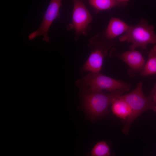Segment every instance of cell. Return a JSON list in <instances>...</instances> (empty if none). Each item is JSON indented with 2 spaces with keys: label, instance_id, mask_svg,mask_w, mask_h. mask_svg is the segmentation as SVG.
<instances>
[{
  "label": "cell",
  "instance_id": "1",
  "mask_svg": "<svg viewBox=\"0 0 156 156\" xmlns=\"http://www.w3.org/2000/svg\"><path fill=\"white\" fill-rule=\"evenodd\" d=\"M124 92L118 90L106 94L102 91L86 89L83 94L82 100L84 109L90 119L94 121L106 115L109 105Z\"/></svg>",
  "mask_w": 156,
  "mask_h": 156
},
{
  "label": "cell",
  "instance_id": "2",
  "mask_svg": "<svg viewBox=\"0 0 156 156\" xmlns=\"http://www.w3.org/2000/svg\"><path fill=\"white\" fill-rule=\"evenodd\" d=\"M154 27L148 23L147 20L142 18L138 23L135 26H130L127 31L120 37V42L127 41L131 44V50L137 47L146 49L149 44H156V34Z\"/></svg>",
  "mask_w": 156,
  "mask_h": 156
},
{
  "label": "cell",
  "instance_id": "3",
  "mask_svg": "<svg viewBox=\"0 0 156 156\" xmlns=\"http://www.w3.org/2000/svg\"><path fill=\"white\" fill-rule=\"evenodd\" d=\"M142 84L140 82L132 92L120 96L128 103L132 110L131 114L126 119L122 129V133L125 135L128 134L132 123L142 113L150 109L155 111L156 103L153 100L152 94L151 93L148 96L145 97L142 91Z\"/></svg>",
  "mask_w": 156,
  "mask_h": 156
},
{
  "label": "cell",
  "instance_id": "4",
  "mask_svg": "<svg viewBox=\"0 0 156 156\" xmlns=\"http://www.w3.org/2000/svg\"><path fill=\"white\" fill-rule=\"evenodd\" d=\"M77 85L87 90L102 91L105 90L112 92L118 90L125 92L130 90L129 84L98 73H90L76 82Z\"/></svg>",
  "mask_w": 156,
  "mask_h": 156
},
{
  "label": "cell",
  "instance_id": "5",
  "mask_svg": "<svg viewBox=\"0 0 156 156\" xmlns=\"http://www.w3.org/2000/svg\"><path fill=\"white\" fill-rule=\"evenodd\" d=\"M61 0H51L44 13L42 21L39 28L29 36V40H32L37 36L42 35L43 40L48 42L49 38L47 34L53 21L57 18H60L59 10L62 5Z\"/></svg>",
  "mask_w": 156,
  "mask_h": 156
},
{
  "label": "cell",
  "instance_id": "6",
  "mask_svg": "<svg viewBox=\"0 0 156 156\" xmlns=\"http://www.w3.org/2000/svg\"><path fill=\"white\" fill-rule=\"evenodd\" d=\"M72 15L73 27L77 35L85 34L93 17L81 0H73Z\"/></svg>",
  "mask_w": 156,
  "mask_h": 156
},
{
  "label": "cell",
  "instance_id": "7",
  "mask_svg": "<svg viewBox=\"0 0 156 156\" xmlns=\"http://www.w3.org/2000/svg\"><path fill=\"white\" fill-rule=\"evenodd\" d=\"M101 45L91 53L82 68L83 71H89L92 73H100L104 57L107 55V50L111 47H106Z\"/></svg>",
  "mask_w": 156,
  "mask_h": 156
},
{
  "label": "cell",
  "instance_id": "8",
  "mask_svg": "<svg viewBox=\"0 0 156 156\" xmlns=\"http://www.w3.org/2000/svg\"><path fill=\"white\" fill-rule=\"evenodd\" d=\"M118 56L134 70L142 71L146 62L141 54L135 50H130L118 54Z\"/></svg>",
  "mask_w": 156,
  "mask_h": 156
},
{
  "label": "cell",
  "instance_id": "9",
  "mask_svg": "<svg viewBox=\"0 0 156 156\" xmlns=\"http://www.w3.org/2000/svg\"><path fill=\"white\" fill-rule=\"evenodd\" d=\"M129 26L120 19L112 17L109 22L106 30V37L108 39L114 38L125 32Z\"/></svg>",
  "mask_w": 156,
  "mask_h": 156
},
{
  "label": "cell",
  "instance_id": "10",
  "mask_svg": "<svg viewBox=\"0 0 156 156\" xmlns=\"http://www.w3.org/2000/svg\"><path fill=\"white\" fill-rule=\"evenodd\" d=\"M121 96L113 101L112 103V110L113 113L117 117L126 119L131 114V108Z\"/></svg>",
  "mask_w": 156,
  "mask_h": 156
},
{
  "label": "cell",
  "instance_id": "11",
  "mask_svg": "<svg viewBox=\"0 0 156 156\" xmlns=\"http://www.w3.org/2000/svg\"><path fill=\"white\" fill-rule=\"evenodd\" d=\"M127 0H90V4L96 11L108 10L116 6L125 7L128 2Z\"/></svg>",
  "mask_w": 156,
  "mask_h": 156
},
{
  "label": "cell",
  "instance_id": "12",
  "mask_svg": "<svg viewBox=\"0 0 156 156\" xmlns=\"http://www.w3.org/2000/svg\"><path fill=\"white\" fill-rule=\"evenodd\" d=\"M156 74V44L148 52V59L141 72V75L147 76Z\"/></svg>",
  "mask_w": 156,
  "mask_h": 156
},
{
  "label": "cell",
  "instance_id": "13",
  "mask_svg": "<svg viewBox=\"0 0 156 156\" xmlns=\"http://www.w3.org/2000/svg\"><path fill=\"white\" fill-rule=\"evenodd\" d=\"M90 155V156H110L109 147L106 142H99L94 145Z\"/></svg>",
  "mask_w": 156,
  "mask_h": 156
},
{
  "label": "cell",
  "instance_id": "14",
  "mask_svg": "<svg viewBox=\"0 0 156 156\" xmlns=\"http://www.w3.org/2000/svg\"><path fill=\"white\" fill-rule=\"evenodd\" d=\"M152 94L153 100L156 104V84L155 87L151 93Z\"/></svg>",
  "mask_w": 156,
  "mask_h": 156
},
{
  "label": "cell",
  "instance_id": "15",
  "mask_svg": "<svg viewBox=\"0 0 156 156\" xmlns=\"http://www.w3.org/2000/svg\"><path fill=\"white\" fill-rule=\"evenodd\" d=\"M155 111H156V104L155 106Z\"/></svg>",
  "mask_w": 156,
  "mask_h": 156
}]
</instances>
